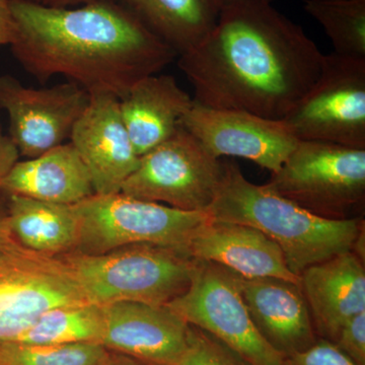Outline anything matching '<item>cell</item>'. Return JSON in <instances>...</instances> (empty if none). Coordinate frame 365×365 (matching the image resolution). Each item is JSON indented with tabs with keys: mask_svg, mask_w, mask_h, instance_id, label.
Wrapping results in <instances>:
<instances>
[{
	"mask_svg": "<svg viewBox=\"0 0 365 365\" xmlns=\"http://www.w3.org/2000/svg\"><path fill=\"white\" fill-rule=\"evenodd\" d=\"M16 37L9 47L41 83L61 76L90 96L123 98L178 54L130 9L114 0L51 9L11 0Z\"/></svg>",
	"mask_w": 365,
	"mask_h": 365,
	"instance_id": "cell-2",
	"label": "cell"
},
{
	"mask_svg": "<svg viewBox=\"0 0 365 365\" xmlns=\"http://www.w3.org/2000/svg\"><path fill=\"white\" fill-rule=\"evenodd\" d=\"M323 58L272 4L241 0L222 7L215 29L178 66L197 104L281 121L319 78Z\"/></svg>",
	"mask_w": 365,
	"mask_h": 365,
	"instance_id": "cell-1",
	"label": "cell"
},
{
	"mask_svg": "<svg viewBox=\"0 0 365 365\" xmlns=\"http://www.w3.org/2000/svg\"><path fill=\"white\" fill-rule=\"evenodd\" d=\"M222 170L220 158L213 157L181 125L169 139L139 158L120 192L181 210L206 212Z\"/></svg>",
	"mask_w": 365,
	"mask_h": 365,
	"instance_id": "cell-7",
	"label": "cell"
},
{
	"mask_svg": "<svg viewBox=\"0 0 365 365\" xmlns=\"http://www.w3.org/2000/svg\"><path fill=\"white\" fill-rule=\"evenodd\" d=\"M241 1V0H220V4H222V7L223 6H227V4H234V2ZM260 1L269 2V4H272L274 0H260Z\"/></svg>",
	"mask_w": 365,
	"mask_h": 365,
	"instance_id": "cell-33",
	"label": "cell"
},
{
	"mask_svg": "<svg viewBox=\"0 0 365 365\" xmlns=\"http://www.w3.org/2000/svg\"><path fill=\"white\" fill-rule=\"evenodd\" d=\"M206 212L213 220L242 223L267 235L297 277L309 266L352 251L364 227L361 217L333 220L314 215L265 185L250 182L232 163H223L222 179Z\"/></svg>",
	"mask_w": 365,
	"mask_h": 365,
	"instance_id": "cell-3",
	"label": "cell"
},
{
	"mask_svg": "<svg viewBox=\"0 0 365 365\" xmlns=\"http://www.w3.org/2000/svg\"><path fill=\"white\" fill-rule=\"evenodd\" d=\"M356 365H365V311L350 319L334 341Z\"/></svg>",
	"mask_w": 365,
	"mask_h": 365,
	"instance_id": "cell-27",
	"label": "cell"
},
{
	"mask_svg": "<svg viewBox=\"0 0 365 365\" xmlns=\"http://www.w3.org/2000/svg\"><path fill=\"white\" fill-rule=\"evenodd\" d=\"M304 9L323 26L334 53L365 59V0H304Z\"/></svg>",
	"mask_w": 365,
	"mask_h": 365,
	"instance_id": "cell-23",
	"label": "cell"
},
{
	"mask_svg": "<svg viewBox=\"0 0 365 365\" xmlns=\"http://www.w3.org/2000/svg\"><path fill=\"white\" fill-rule=\"evenodd\" d=\"M195 260L218 264L245 278L274 277L299 283L277 245L257 228L213 220L196 228L188 244Z\"/></svg>",
	"mask_w": 365,
	"mask_h": 365,
	"instance_id": "cell-16",
	"label": "cell"
},
{
	"mask_svg": "<svg viewBox=\"0 0 365 365\" xmlns=\"http://www.w3.org/2000/svg\"><path fill=\"white\" fill-rule=\"evenodd\" d=\"M237 281L255 326L283 359L304 351L316 342L313 321L299 283L240 275Z\"/></svg>",
	"mask_w": 365,
	"mask_h": 365,
	"instance_id": "cell-15",
	"label": "cell"
},
{
	"mask_svg": "<svg viewBox=\"0 0 365 365\" xmlns=\"http://www.w3.org/2000/svg\"><path fill=\"white\" fill-rule=\"evenodd\" d=\"M88 302L59 256L21 248L0 262V344L18 339L49 309Z\"/></svg>",
	"mask_w": 365,
	"mask_h": 365,
	"instance_id": "cell-10",
	"label": "cell"
},
{
	"mask_svg": "<svg viewBox=\"0 0 365 365\" xmlns=\"http://www.w3.org/2000/svg\"><path fill=\"white\" fill-rule=\"evenodd\" d=\"M95 193L85 163L71 143L26 160H19L0 182V196L28 197L74 205Z\"/></svg>",
	"mask_w": 365,
	"mask_h": 365,
	"instance_id": "cell-18",
	"label": "cell"
},
{
	"mask_svg": "<svg viewBox=\"0 0 365 365\" xmlns=\"http://www.w3.org/2000/svg\"><path fill=\"white\" fill-rule=\"evenodd\" d=\"M109 350L98 343L38 346L0 344V365H102Z\"/></svg>",
	"mask_w": 365,
	"mask_h": 365,
	"instance_id": "cell-24",
	"label": "cell"
},
{
	"mask_svg": "<svg viewBox=\"0 0 365 365\" xmlns=\"http://www.w3.org/2000/svg\"><path fill=\"white\" fill-rule=\"evenodd\" d=\"M69 143L85 163L98 195L120 193L140 158L125 126L119 98L111 95L91 96Z\"/></svg>",
	"mask_w": 365,
	"mask_h": 365,
	"instance_id": "cell-13",
	"label": "cell"
},
{
	"mask_svg": "<svg viewBox=\"0 0 365 365\" xmlns=\"http://www.w3.org/2000/svg\"><path fill=\"white\" fill-rule=\"evenodd\" d=\"M2 198L9 227L21 247L51 257L76 251L78 220L73 206L18 195Z\"/></svg>",
	"mask_w": 365,
	"mask_h": 365,
	"instance_id": "cell-20",
	"label": "cell"
},
{
	"mask_svg": "<svg viewBox=\"0 0 365 365\" xmlns=\"http://www.w3.org/2000/svg\"><path fill=\"white\" fill-rule=\"evenodd\" d=\"M59 257L88 302L102 307L120 302L167 306L189 287L195 268V259L185 250L151 244Z\"/></svg>",
	"mask_w": 365,
	"mask_h": 365,
	"instance_id": "cell-4",
	"label": "cell"
},
{
	"mask_svg": "<svg viewBox=\"0 0 365 365\" xmlns=\"http://www.w3.org/2000/svg\"><path fill=\"white\" fill-rule=\"evenodd\" d=\"M104 323V307L91 302L57 307L43 314L14 342L38 346L101 344Z\"/></svg>",
	"mask_w": 365,
	"mask_h": 365,
	"instance_id": "cell-22",
	"label": "cell"
},
{
	"mask_svg": "<svg viewBox=\"0 0 365 365\" xmlns=\"http://www.w3.org/2000/svg\"><path fill=\"white\" fill-rule=\"evenodd\" d=\"M282 121L297 140L365 150V59L324 54L319 78Z\"/></svg>",
	"mask_w": 365,
	"mask_h": 365,
	"instance_id": "cell-8",
	"label": "cell"
},
{
	"mask_svg": "<svg viewBox=\"0 0 365 365\" xmlns=\"http://www.w3.org/2000/svg\"><path fill=\"white\" fill-rule=\"evenodd\" d=\"M19 1L28 2L36 6L51 7V9H71L85 6L91 2L102 1V0H19Z\"/></svg>",
	"mask_w": 365,
	"mask_h": 365,
	"instance_id": "cell-31",
	"label": "cell"
},
{
	"mask_svg": "<svg viewBox=\"0 0 365 365\" xmlns=\"http://www.w3.org/2000/svg\"><path fill=\"white\" fill-rule=\"evenodd\" d=\"M21 248L24 247L16 241L9 227L6 200L0 197V262Z\"/></svg>",
	"mask_w": 365,
	"mask_h": 365,
	"instance_id": "cell-28",
	"label": "cell"
},
{
	"mask_svg": "<svg viewBox=\"0 0 365 365\" xmlns=\"http://www.w3.org/2000/svg\"><path fill=\"white\" fill-rule=\"evenodd\" d=\"M91 96L67 81L30 88L9 74L0 76V109L9 118V134L21 157L33 158L66 143Z\"/></svg>",
	"mask_w": 365,
	"mask_h": 365,
	"instance_id": "cell-11",
	"label": "cell"
},
{
	"mask_svg": "<svg viewBox=\"0 0 365 365\" xmlns=\"http://www.w3.org/2000/svg\"><path fill=\"white\" fill-rule=\"evenodd\" d=\"M193 103L173 76L153 74L137 81L119 100L137 155L141 157L169 139Z\"/></svg>",
	"mask_w": 365,
	"mask_h": 365,
	"instance_id": "cell-19",
	"label": "cell"
},
{
	"mask_svg": "<svg viewBox=\"0 0 365 365\" xmlns=\"http://www.w3.org/2000/svg\"><path fill=\"white\" fill-rule=\"evenodd\" d=\"M265 186L319 217H357L365 201V150L299 140Z\"/></svg>",
	"mask_w": 365,
	"mask_h": 365,
	"instance_id": "cell-5",
	"label": "cell"
},
{
	"mask_svg": "<svg viewBox=\"0 0 365 365\" xmlns=\"http://www.w3.org/2000/svg\"><path fill=\"white\" fill-rule=\"evenodd\" d=\"M101 344L148 365H174L187 344L189 324L167 306L120 302L104 306Z\"/></svg>",
	"mask_w": 365,
	"mask_h": 365,
	"instance_id": "cell-14",
	"label": "cell"
},
{
	"mask_svg": "<svg viewBox=\"0 0 365 365\" xmlns=\"http://www.w3.org/2000/svg\"><path fill=\"white\" fill-rule=\"evenodd\" d=\"M284 365H356L335 343L319 338L304 351L285 357Z\"/></svg>",
	"mask_w": 365,
	"mask_h": 365,
	"instance_id": "cell-26",
	"label": "cell"
},
{
	"mask_svg": "<svg viewBox=\"0 0 365 365\" xmlns=\"http://www.w3.org/2000/svg\"><path fill=\"white\" fill-rule=\"evenodd\" d=\"M178 56L195 48L215 29L220 0H121Z\"/></svg>",
	"mask_w": 365,
	"mask_h": 365,
	"instance_id": "cell-21",
	"label": "cell"
},
{
	"mask_svg": "<svg viewBox=\"0 0 365 365\" xmlns=\"http://www.w3.org/2000/svg\"><path fill=\"white\" fill-rule=\"evenodd\" d=\"M102 365H148L140 361V360L133 359V357L127 356V355L120 354V353L109 351L107 359L103 362Z\"/></svg>",
	"mask_w": 365,
	"mask_h": 365,
	"instance_id": "cell-32",
	"label": "cell"
},
{
	"mask_svg": "<svg viewBox=\"0 0 365 365\" xmlns=\"http://www.w3.org/2000/svg\"><path fill=\"white\" fill-rule=\"evenodd\" d=\"M72 206L78 220V242L74 252L88 255L139 244L188 252L192 235L209 217L207 212L181 210L121 192L93 194Z\"/></svg>",
	"mask_w": 365,
	"mask_h": 365,
	"instance_id": "cell-6",
	"label": "cell"
},
{
	"mask_svg": "<svg viewBox=\"0 0 365 365\" xmlns=\"http://www.w3.org/2000/svg\"><path fill=\"white\" fill-rule=\"evenodd\" d=\"M16 37L11 0H0V47L9 46Z\"/></svg>",
	"mask_w": 365,
	"mask_h": 365,
	"instance_id": "cell-30",
	"label": "cell"
},
{
	"mask_svg": "<svg viewBox=\"0 0 365 365\" xmlns=\"http://www.w3.org/2000/svg\"><path fill=\"white\" fill-rule=\"evenodd\" d=\"M364 262L352 251L309 266L299 276L316 334L334 342L342 327L365 311Z\"/></svg>",
	"mask_w": 365,
	"mask_h": 365,
	"instance_id": "cell-17",
	"label": "cell"
},
{
	"mask_svg": "<svg viewBox=\"0 0 365 365\" xmlns=\"http://www.w3.org/2000/svg\"><path fill=\"white\" fill-rule=\"evenodd\" d=\"M189 325L215 336L252 365H284L250 316L237 274L209 261L195 260L189 287L167 304Z\"/></svg>",
	"mask_w": 365,
	"mask_h": 365,
	"instance_id": "cell-9",
	"label": "cell"
},
{
	"mask_svg": "<svg viewBox=\"0 0 365 365\" xmlns=\"http://www.w3.org/2000/svg\"><path fill=\"white\" fill-rule=\"evenodd\" d=\"M181 125L213 155L242 158L277 172L299 140L284 122L193 103Z\"/></svg>",
	"mask_w": 365,
	"mask_h": 365,
	"instance_id": "cell-12",
	"label": "cell"
},
{
	"mask_svg": "<svg viewBox=\"0 0 365 365\" xmlns=\"http://www.w3.org/2000/svg\"><path fill=\"white\" fill-rule=\"evenodd\" d=\"M174 365H252L215 336L189 325L184 352Z\"/></svg>",
	"mask_w": 365,
	"mask_h": 365,
	"instance_id": "cell-25",
	"label": "cell"
},
{
	"mask_svg": "<svg viewBox=\"0 0 365 365\" xmlns=\"http://www.w3.org/2000/svg\"><path fill=\"white\" fill-rule=\"evenodd\" d=\"M20 157L16 145L0 127V182L6 177L11 168L20 160Z\"/></svg>",
	"mask_w": 365,
	"mask_h": 365,
	"instance_id": "cell-29",
	"label": "cell"
}]
</instances>
